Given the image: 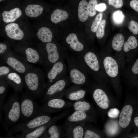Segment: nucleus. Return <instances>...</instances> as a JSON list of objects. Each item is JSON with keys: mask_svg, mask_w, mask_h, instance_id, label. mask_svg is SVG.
I'll list each match as a JSON object with an SVG mask.
<instances>
[{"mask_svg": "<svg viewBox=\"0 0 138 138\" xmlns=\"http://www.w3.org/2000/svg\"><path fill=\"white\" fill-rule=\"evenodd\" d=\"M45 74L41 70L31 69L22 77L27 91L34 98L43 96L47 88Z\"/></svg>", "mask_w": 138, "mask_h": 138, "instance_id": "nucleus-1", "label": "nucleus"}, {"mask_svg": "<svg viewBox=\"0 0 138 138\" xmlns=\"http://www.w3.org/2000/svg\"><path fill=\"white\" fill-rule=\"evenodd\" d=\"M77 60L88 73L98 82H101L107 77L101 65L99 55L86 50L77 55Z\"/></svg>", "mask_w": 138, "mask_h": 138, "instance_id": "nucleus-2", "label": "nucleus"}, {"mask_svg": "<svg viewBox=\"0 0 138 138\" xmlns=\"http://www.w3.org/2000/svg\"><path fill=\"white\" fill-rule=\"evenodd\" d=\"M65 59L67 64L68 77L70 83L81 87L88 85L89 74L77 59L67 54Z\"/></svg>", "mask_w": 138, "mask_h": 138, "instance_id": "nucleus-3", "label": "nucleus"}, {"mask_svg": "<svg viewBox=\"0 0 138 138\" xmlns=\"http://www.w3.org/2000/svg\"><path fill=\"white\" fill-rule=\"evenodd\" d=\"M3 110L4 112L3 125L6 130L14 125L20 118V102L18 95L12 94L4 104Z\"/></svg>", "mask_w": 138, "mask_h": 138, "instance_id": "nucleus-4", "label": "nucleus"}, {"mask_svg": "<svg viewBox=\"0 0 138 138\" xmlns=\"http://www.w3.org/2000/svg\"><path fill=\"white\" fill-rule=\"evenodd\" d=\"M35 98L28 92L23 93L20 101V118L27 121L35 117L45 114L41 106L36 102Z\"/></svg>", "mask_w": 138, "mask_h": 138, "instance_id": "nucleus-5", "label": "nucleus"}, {"mask_svg": "<svg viewBox=\"0 0 138 138\" xmlns=\"http://www.w3.org/2000/svg\"><path fill=\"white\" fill-rule=\"evenodd\" d=\"M99 55L102 67L107 77L112 80H118L121 66L119 60L111 54L103 52Z\"/></svg>", "mask_w": 138, "mask_h": 138, "instance_id": "nucleus-6", "label": "nucleus"}, {"mask_svg": "<svg viewBox=\"0 0 138 138\" xmlns=\"http://www.w3.org/2000/svg\"><path fill=\"white\" fill-rule=\"evenodd\" d=\"M52 118L47 113L41 114L25 122L19 123L14 125L7 131L8 134L11 137L12 134L20 132H27L31 131L47 123Z\"/></svg>", "mask_w": 138, "mask_h": 138, "instance_id": "nucleus-7", "label": "nucleus"}, {"mask_svg": "<svg viewBox=\"0 0 138 138\" xmlns=\"http://www.w3.org/2000/svg\"><path fill=\"white\" fill-rule=\"evenodd\" d=\"M46 43L45 49L40 53L43 60L44 65L47 70L55 63L64 59L66 53L55 43L52 42Z\"/></svg>", "mask_w": 138, "mask_h": 138, "instance_id": "nucleus-8", "label": "nucleus"}, {"mask_svg": "<svg viewBox=\"0 0 138 138\" xmlns=\"http://www.w3.org/2000/svg\"><path fill=\"white\" fill-rule=\"evenodd\" d=\"M70 83L66 76L55 82L46 88L42 96V102L44 103L54 98H62L65 96L67 87Z\"/></svg>", "mask_w": 138, "mask_h": 138, "instance_id": "nucleus-9", "label": "nucleus"}, {"mask_svg": "<svg viewBox=\"0 0 138 138\" xmlns=\"http://www.w3.org/2000/svg\"><path fill=\"white\" fill-rule=\"evenodd\" d=\"M64 59L60 60L47 70L45 74L47 88L57 80L66 76L67 68Z\"/></svg>", "mask_w": 138, "mask_h": 138, "instance_id": "nucleus-10", "label": "nucleus"}, {"mask_svg": "<svg viewBox=\"0 0 138 138\" xmlns=\"http://www.w3.org/2000/svg\"><path fill=\"white\" fill-rule=\"evenodd\" d=\"M69 111L66 110L57 116L52 118L47 123L41 125L30 132H22L16 137L20 138H37L41 137L48 129L59 120L66 116L69 114Z\"/></svg>", "mask_w": 138, "mask_h": 138, "instance_id": "nucleus-11", "label": "nucleus"}, {"mask_svg": "<svg viewBox=\"0 0 138 138\" xmlns=\"http://www.w3.org/2000/svg\"><path fill=\"white\" fill-rule=\"evenodd\" d=\"M41 106L45 113H55L73 106V103L66 101L62 98H54L47 100Z\"/></svg>", "mask_w": 138, "mask_h": 138, "instance_id": "nucleus-12", "label": "nucleus"}, {"mask_svg": "<svg viewBox=\"0 0 138 138\" xmlns=\"http://www.w3.org/2000/svg\"><path fill=\"white\" fill-rule=\"evenodd\" d=\"M5 62L17 72L23 74L31 69L25 63L13 54L7 53L3 57Z\"/></svg>", "mask_w": 138, "mask_h": 138, "instance_id": "nucleus-13", "label": "nucleus"}, {"mask_svg": "<svg viewBox=\"0 0 138 138\" xmlns=\"http://www.w3.org/2000/svg\"><path fill=\"white\" fill-rule=\"evenodd\" d=\"M99 85H94L91 87V92L93 99L100 108L105 109L109 107L110 101L108 96L104 90Z\"/></svg>", "mask_w": 138, "mask_h": 138, "instance_id": "nucleus-14", "label": "nucleus"}, {"mask_svg": "<svg viewBox=\"0 0 138 138\" xmlns=\"http://www.w3.org/2000/svg\"><path fill=\"white\" fill-rule=\"evenodd\" d=\"M85 123L71 124L63 127L65 131V136L69 138H83Z\"/></svg>", "mask_w": 138, "mask_h": 138, "instance_id": "nucleus-15", "label": "nucleus"}, {"mask_svg": "<svg viewBox=\"0 0 138 138\" xmlns=\"http://www.w3.org/2000/svg\"><path fill=\"white\" fill-rule=\"evenodd\" d=\"M87 91L82 87L74 85L66 88L65 96L69 100L78 101L84 99Z\"/></svg>", "mask_w": 138, "mask_h": 138, "instance_id": "nucleus-16", "label": "nucleus"}, {"mask_svg": "<svg viewBox=\"0 0 138 138\" xmlns=\"http://www.w3.org/2000/svg\"><path fill=\"white\" fill-rule=\"evenodd\" d=\"M123 35L121 33H118L113 37L111 45L113 50L117 53L115 56L119 60L121 66L124 64V55L123 50V46L125 42Z\"/></svg>", "mask_w": 138, "mask_h": 138, "instance_id": "nucleus-17", "label": "nucleus"}, {"mask_svg": "<svg viewBox=\"0 0 138 138\" xmlns=\"http://www.w3.org/2000/svg\"><path fill=\"white\" fill-rule=\"evenodd\" d=\"M92 119L91 117L86 112L80 110L75 111L66 118L62 126L64 127L71 124L86 122Z\"/></svg>", "mask_w": 138, "mask_h": 138, "instance_id": "nucleus-18", "label": "nucleus"}, {"mask_svg": "<svg viewBox=\"0 0 138 138\" xmlns=\"http://www.w3.org/2000/svg\"><path fill=\"white\" fill-rule=\"evenodd\" d=\"M65 42L68 47L72 51L78 55L86 50L83 44L78 39L77 35L74 33L69 34L66 38Z\"/></svg>", "mask_w": 138, "mask_h": 138, "instance_id": "nucleus-19", "label": "nucleus"}, {"mask_svg": "<svg viewBox=\"0 0 138 138\" xmlns=\"http://www.w3.org/2000/svg\"><path fill=\"white\" fill-rule=\"evenodd\" d=\"M5 78L16 92H20L22 91L24 87V82L22 77L18 73L13 71Z\"/></svg>", "mask_w": 138, "mask_h": 138, "instance_id": "nucleus-20", "label": "nucleus"}, {"mask_svg": "<svg viewBox=\"0 0 138 138\" xmlns=\"http://www.w3.org/2000/svg\"><path fill=\"white\" fill-rule=\"evenodd\" d=\"M5 29L7 36L11 39L20 40L24 37L23 32L16 23H10L8 24L5 26Z\"/></svg>", "mask_w": 138, "mask_h": 138, "instance_id": "nucleus-21", "label": "nucleus"}, {"mask_svg": "<svg viewBox=\"0 0 138 138\" xmlns=\"http://www.w3.org/2000/svg\"><path fill=\"white\" fill-rule=\"evenodd\" d=\"M21 54L26 62L32 63H40L44 65V61L40 53L31 47L26 48Z\"/></svg>", "mask_w": 138, "mask_h": 138, "instance_id": "nucleus-22", "label": "nucleus"}, {"mask_svg": "<svg viewBox=\"0 0 138 138\" xmlns=\"http://www.w3.org/2000/svg\"><path fill=\"white\" fill-rule=\"evenodd\" d=\"M133 110L132 107L127 105L122 109L119 114V123L120 126L123 128H126L130 124L131 120Z\"/></svg>", "mask_w": 138, "mask_h": 138, "instance_id": "nucleus-23", "label": "nucleus"}, {"mask_svg": "<svg viewBox=\"0 0 138 138\" xmlns=\"http://www.w3.org/2000/svg\"><path fill=\"white\" fill-rule=\"evenodd\" d=\"M62 126L54 124L49 127L41 138H58L65 136Z\"/></svg>", "mask_w": 138, "mask_h": 138, "instance_id": "nucleus-24", "label": "nucleus"}, {"mask_svg": "<svg viewBox=\"0 0 138 138\" xmlns=\"http://www.w3.org/2000/svg\"><path fill=\"white\" fill-rule=\"evenodd\" d=\"M22 12L19 8L15 7L9 11H5L2 13V19L6 23H12L21 15Z\"/></svg>", "mask_w": 138, "mask_h": 138, "instance_id": "nucleus-25", "label": "nucleus"}, {"mask_svg": "<svg viewBox=\"0 0 138 138\" xmlns=\"http://www.w3.org/2000/svg\"><path fill=\"white\" fill-rule=\"evenodd\" d=\"M78 17L80 21H85L89 15L88 3L86 0H82L80 2L78 7Z\"/></svg>", "mask_w": 138, "mask_h": 138, "instance_id": "nucleus-26", "label": "nucleus"}, {"mask_svg": "<svg viewBox=\"0 0 138 138\" xmlns=\"http://www.w3.org/2000/svg\"><path fill=\"white\" fill-rule=\"evenodd\" d=\"M37 36L39 39L43 43H46L52 41L53 34L48 28L42 27L40 28L37 33Z\"/></svg>", "mask_w": 138, "mask_h": 138, "instance_id": "nucleus-27", "label": "nucleus"}, {"mask_svg": "<svg viewBox=\"0 0 138 138\" xmlns=\"http://www.w3.org/2000/svg\"><path fill=\"white\" fill-rule=\"evenodd\" d=\"M43 11V7L37 4H31L27 5L25 9L26 15L30 17H37L40 16Z\"/></svg>", "mask_w": 138, "mask_h": 138, "instance_id": "nucleus-28", "label": "nucleus"}, {"mask_svg": "<svg viewBox=\"0 0 138 138\" xmlns=\"http://www.w3.org/2000/svg\"><path fill=\"white\" fill-rule=\"evenodd\" d=\"M72 106L75 111H82L90 116V113L92 109L91 105L84 99L76 101L73 103Z\"/></svg>", "mask_w": 138, "mask_h": 138, "instance_id": "nucleus-29", "label": "nucleus"}, {"mask_svg": "<svg viewBox=\"0 0 138 138\" xmlns=\"http://www.w3.org/2000/svg\"><path fill=\"white\" fill-rule=\"evenodd\" d=\"M68 17V15L66 11L56 9L52 14L50 19L53 23L56 24L66 20Z\"/></svg>", "mask_w": 138, "mask_h": 138, "instance_id": "nucleus-30", "label": "nucleus"}, {"mask_svg": "<svg viewBox=\"0 0 138 138\" xmlns=\"http://www.w3.org/2000/svg\"><path fill=\"white\" fill-rule=\"evenodd\" d=\"M138 42L136 38L133 36H130L125 42L123 46V50L125 56L130 51L136 48L137 47Z\"/></svg>", "mask_w": 138, "mask_h": 138, "instance_id": "nucleus-31", "label": "nucleus"}, {"mask_svg": "<svg viewBox=\"0 0 138 138\" xmlns=\"http://www.w3.org/2000/svg\"><path fill=\"white\" fill-rule=\"evenodd\" d=\"M9 85L5 78H0V114H2L3 102L7 89Z\"/></svg>", "mask_w": 138, "mask_h": 138, "instance_id": "nucleus-32", "label": "nucleus"}, {"mask_svg": "<svg viewBox=\"0 0 138 138\" xmlns=\"http://www.w3.org/2000/svg\"><path fill=\"white\" fill-rule=\"evenodd\" d=\"M124 18V15L121 11L118 10L116 11L113 14V20L116 24H121L123 22Z\"/></svg>", "mask_w": 138, "mask_h": 138, "instance_id": "nucleus-33", "label": "nucleus"}, {"mask_svg": "<svg viewBox=\"0 0 138 138\" xmlns=\"http://www.w3.org/2000/svg\"><path fill=\"white\" fill-rule=\"evenodd\" d=\"M100 135L95 131L85 126L83 138H100Z\"/></svg>", "mask_w": 138, "mask_h": 138, "instance_id": "nucleus-34", "label": "nucleus"}, {"mask_svg": "<svg viewBox=\"0 0 138 138\" xmlns=\"http://www.w3.org/2000/svg\"><path fill=\"white\" fill-rule=\"evenodd\" d=\"M106 21L105 20H101L96 31V36L99 39L102 38L104 35V28Z\"/></svg>", "mask_w": 138, "mask_h": 138, "instance_id": "nucleus-35", "label": "nucleus"}, {"mask_svg": "<svg viewBox=\"0 0 138 138\" xmlns=\"http://www.w3.org/2000/svg\"><path fill=\"white\" fill-rule=\"evenodd\" d=\"M102 14L100 13L96 17L94 20L91 27V30L93 32H96L97 29L102 20Z\"/></svg>", "mask_w": 138, "mask_h": 138, "instance_id": "nucleus-36", "label": "nucleus"}, {"mask_svg": "<svg viewBox=\"0 0 138 138\" xmlns=\"http://www.w3.org/2000/svg\"><path fill=\"white\" fill-rule=\"evenodd\" d=\"M89 16L92 17L96 14V7L97 5V0H90L88 3Z\"/></svg>", "mask_w": 138, "mask_h": 138, "instance_id": "nucleus-37", "label": "nucleus"}, {"mask_svg": "<svg viewBox=\"0 0 138 138\" xmlns=\"http://www.w3.org/2000/svg\"><path fill=\"white\" fill-rule=\"evenodd\" d=\"M128 28L130 31L134 34H138V23L134 20L130 21Z\"/></svg>", "mask_w": 138, "mask_h": 138, "instance_id": "nucleus-38", "label": "nucleus"}, {"mask_svg": "<svg viewBox=\"0 0 138 138\" xmlns=\"http://www.w3.org/2000/svg\"><path fill=\"white\" fill-rule=\"evenodd\" d=\"M12 69L10 67L6 66H1L0 67V78L5 77L11 72Z\"/></svg>", "mask_w": 138, "mask_h": 138, "instance_id": "nucleus-39", "label": "nucleus"}, {"mask_svg": "<svg viewBox=\"0 0 138 138\" xmlns=\"http://www.w3.org/2000/svg\"><path fill=\"white\" fill-rule=\"evenodd\" d=\"M120 111L117 108H111L107 113L108 116L111 118H116L118 117L119 115Z\"/></svg>", "mask_w": 138, "mask_h": 138, "instance_id": "nucleus-40", "label": "nucleus"}, {"mask_svg": "<svg viewBox=\"0 0 138 138\" xmlns=\"http://www.w3.org/2000/svg\"><path fill=\"white\" fill-rule=\"evenodd\" d=\"M108 3L109 5L113 6L116 8L121 7L123 6L122 0H109Z\"/></svg>", "mask_w": 138, "mask_h": 138, "instance_id": "nucleus-41", "label": "nucleus"}, {"mask_svg": "<svg viewBox=\"0 0 138 138\" xmlns=\"http://www.w3.org/2000/svg\"><path fill=\"white\" fill-rule=\"evenodd\" d=\"M8 48L7 45L4 43H0V56H3L6 54V51Z\"/></svg>", "mask_w": 138, "mask_h": 138, "instance_id": "nucleus-42", "label": "nucleus"}, {"mask_svg": "<svg viewBox=\"0 0 138 138\" xmlns=\"http://www.w3.org/2000/svg\"><path fill=\"white\" fill-rule=\"evenodd\" d=\"M130 72L135 75L138 74V58L130 68Z\"/></svg>", "mask_w": 138, "mask_h": 138, "instance_id": "nucleus-43", "label": "nucleus"}, {"mask_svg": "<svg viewBox=\"0 0 138 138\" xmlns=\"http://www.w3.org/2000/svg\"><path fill=\"white\" fill-rule=\"evenodd\" d=\"M131 7L138 13V0H132L130 3Z\"/></svg>", "mask_w": 138, "mask_h": 138, "instance_id": "nucleus-44", "label": "nucleus"}, {"mask_svg": "<svg viewBox=\"0 0 138 138\" xmlns=\"http://www.w3.org/2000/svg\"><path fill=\"white\" fill-rule=\"evenodd\" d=\"M106 8L105 4L101 3L97 5L96 6V9L98 11L102 12L104 11Z\"/></svg>", "mask_w": 138, "mask_h": 138, "instance_id": "nucleus-45", "label": "nucleus"}, {"mask_svg": "<svg viewBox=\"0 0 138 138\" xmlns=\"http://www.w3.org/2000/svg\"><path fill=\"white\" fill-rule=\"evenodd\" d=\"M134 121L135 125L138 127V117H135L134 118Z\"/></svg>", "mask_w": 138, "mask_h": 138, "instance_id": "nucleus-46", "label": "nucleus"}, {"mask_svg": "<svg viewBox=\"0 0 138 138\" xmlns=\"http://www.w3.org/2000/svg\"><path fill=\"white\" fill-rule=\"evenodd\" d=\"M3 0H0V1L1 2V1H2Z\"/></svg>", "mask_w": 138, "mask_h": 138, "instance_id": "nucleus-47", "label": "nucleus"}]
</instances>
